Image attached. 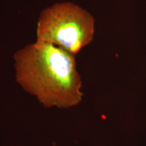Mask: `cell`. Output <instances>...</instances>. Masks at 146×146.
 I'll return each mask as SVG.
<instances>
[{"label": "cell", "mask_w": 146, "mask_h": 146, "mask_svg": "<svg viewBox=\"0 0 146 146\" xmlns=\"http://www.w3.org/2000/svg\"><path fill=\"white\" fill-rule=\"evenodd\" d=\"M94 19L87 11L71 2L54 3L40 14L36 41L51 43L73 55L92 41Z\"/></svg>", "instance_id": "2"}, {"label": "cell", "mask_w": 146, "mask_h": 146, "mask_svg": "<svg viewBox=\"0 0 146 146\" xmlns=\"http://www.w3.org/2000/svg\"><path fill=\"white\" fill-rule=\"evenodd\" d=\"M16 81L45 107L69 108L81 102L82 82L75 56L36 41L14 55Z\"/></svg>", "instance_id": "1"}]
</instances>
